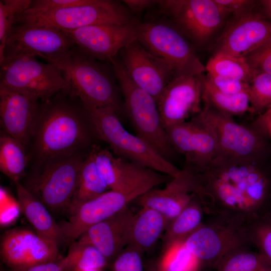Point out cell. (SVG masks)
I'll use <instances>...</instances> for the list:
<instances>
[{"instance_id":"obj_44","label":"cell","mask_w":271,"mask_h":271,"mask_svg":"<svg viewBox=\"0 0 271 271\" xmlns=\"http://www.w3.org/2000/svg\"><path fill=\"white\" fill-rule=\"evenodd\" d=\"M261 240L264 252L271 262V229L263 232Z\"/></svg>"},{"instance_id":"obj_36","label":"cell","mask_w":271,"mask_h":271,"mask_svg":"<svg viewBox=\"0 0 271 271\" xmlns=\"http://www.w3.org/2000/svg\"><path fill=\"white\" fill-rule=\"evenodd\" d=\"M255 74H271V39L245 56Z\"/></svg>"},{"instance_id":"obj_48","label":"cell","mask_w":271,"mask_h":271,"mask_svg":"<svg viewBox=\"0 0 271 271\" xmlns=\"http://www.w3.org/2000/svg\"><path fill=\"white\" fill-rule=\"evenodd\" d=\"M261 271H271V268L265 266Z\"/></svg>"},{"instance_id":"obj_31","label":"cell","mask_w":271,"mask_h":271,"mask_svg":"<svg viewBox=\"0 0 271 271\" xmlns=\"http://www.w3.org/2000/svg\"><path fill=\"white\" fill-rule=\"evenodd\" d=\"M201 220L200 211L194 206L186 207L171 224L163 239V249L166 252L181 243L180 239L191 232Z\"/></svg>"},{"instance_id":"obj_9","label":"cell","mask_w":271,"mask_h":271,"mask_svg":"<svg viewBox=\"0 0 271 271\" xmlns=\"http://www.w3.org/2000/svg\"><path fill=\"white\" fill-rule=\"evenodd\" d=\"M0 86L29 92L46 101L66 88L61 70L36 57L22 56L5 59L0 63Z\"/></svg>"},{"instance_id":"obj_43","label":"cell","mask_w":271,"mask_h":271,"mask_svg":"<svg viewBox=\"0 0 271 271\" xmlns=\"http://www.w3.org/2000/svg\"><path fill=\"white\" fill-rule=\"evenodd\" d=\"M21 208L19 204L12 202L9 206L3 207L1 213V223L3 225H6L14 221L19 215Z\"/></svg>"},{"instance_id":"obj_22","label":"cell","mask_w":271,"mask_h":271,"mask_svg":"<svg viewBox=\"0 0 271 271\" xmlns=\"http://www.w3.org/2000/svg\"><path fill=\"white\" fill-rule=\"evenodd\" d=\"M195 188L193 175L184 168L163 189H152L137 198L143 207L154 210L167 220L174 219L186 207L187 192Z\"/></svg>"},{"instance_id":"obj_45","label":"cell","mask_w":271,"mask_h":271,"mask_svg":"<svg viewBox=\"0 0 271 271\" xmlns=\"http://www.w3.org/2000/svg\"><path fill=\"white\" fill-rule=\"evenodd\" d=\"M258 2V5L260 7V13L271 22V0H262Z\"/></svg>"},{"instance_id":"obj_39","label":"cell","mask_w":271,"mask_h":271,"mask_svg":"<svg viewBox=\"0 0 271 271\" xmlns=\"http://www.w3.org/2000/svg\"><path fill=\"white\" fill-rule=\"evenodd\" d=\"M141 253L127 248L116 257L114 263V271H144Z\"/></svg>"},{"instance_id":"obj_3","label":"cell","mask_w":271,"mask_h":271,"mask_svg":"<svg viewBox=\"0 0 271 271\" xmlns=\"http://www.w3.org/2000/svg\"><path fill=\"white\" fill-rule=\"evenodd\" d=\"M84 105L94 135L115 155L173 178L179 173L180 170L147 142L126 130L114 109Z\"/></svg>"},{"instance_id":"obj_19","label":"cell","mask_w":271,"mask_h":271,"mask_svg":"<svg viewBox=\"0 0 271 271\" xmlns=\"http://www.w3.org/2000/svg\"><path fill=\"white\" fill-rule=\"evenodd\" d=\"M166 131L173 150L183 154L185 165L192 169H198L220 155L213 134L192 118Z\"/></svg>"},{"instance_id":"obj_46","label":"cell","mask_w":271,"mask_h":271,"mask_svg":"<svg viewBox=\"0 0 271 271\" xmlns=\"http://www.w3.org/2000/svg\"><path fill=\"white\" fill-rule=\"evenodd\" d=\"M258 120L267 129L271 127V106L260 114Z\"/></svg>"},{"instance_id":"obj_38","label":"cell","mask_w":271,"mask_h":271,"mask_svg":"<svg viewBox=\"0 0 271 271\" xmlns=\"http://www.w3.org/2000/svg\"><path fill=\"white\" fill-rule=\"evenodd\" d=\"M89 0H32L28 8L23 13L38 14L65 8L83 5Z\"/></svg>"},{"instance_id":"obj_1","label":"cell","mask_w":271,"mask_h":271,"mask_svg":"<svg viewBox=\"0 0 271 271\" xmlns=\"http://www.w3.org/2000/svg\"><path fill=\"white\" fill-rule=\"evenodd\" d=\"M94 136L83 103L63 90L41 101L28 157L34 165L81 152L92 145Z\"/></svg>"},{"instance_id":"obj_28","label":"cell","mask_w":271,"mask_h":271,"mask_svg":"<svg viewBox=\"0 0 271 271\" xmlns=\"http://www.w3.org/2000/svg\"><path fill=\"white\" fill-rule=\"evenodd\" d=\"M206 71L250 83L255 74L245 57L216 53L205 66Z\"/></svg>"},{"instance_id":"obj_32","label":"cell","mask_w":271,"mask_h":271,"mask_svg":"<svg viewBox=\"0 0 271 271\" xmlns=\"http://www.w3.org/2000/svg\"><path fill=\"white\" fill-rule=\"evenodd\" d=\"M32 0L0 1V63L5 59L4 48L17 16L29 7Z\"/></svg>"},{"instance_id":"obj_15","label":"cell","mask_w":271,"mask_h":271,"mask_svg":"<svg viewBox=\"0 0 271 271\" xmlns=\"http://www.w3.org/2000/svg\"><path fill=\"white\" fill-rule=\"evenodd\" d=\"M117 56L130 79L156 101L175 78L168 64L146 49L137 39L122 49Z\"/></svg>"},{"instance_id":"obj_14","label":"cell","mask_w":271,"mask_h":271,"mask_svg":"<svg viewBox=\"0 0 271 271\" xmlns=\"http://www.w3.org/2000/svg\"><path fill=\"white\" fill-rule=\"evenodd\" d=\"M139 23L136 19L124 25H96L63 31L84 53L96 60L109 62L137 39Z\"/></svg>"},{"instance_id":"obj_27","label":"cell","mask_w":271,"mask_h":271,"mask_svg":"<svg viewBox=\"0 0 271 271\" xmlns=\"http://www.w3.org/2000/svg\"><path fill=\"white\" fill-rule=\"evenodd\" d=\"M202 81L203 102L231 116L251 111L249 93L230 94L222 92L215 88L204 74L202 75Z\"/></svg>"},{"instance_id":"obj_47","label":"cell","mask_w":271,"mask_h":271,"mask_svg":"<svg viewBox=\"0 0 271 271\" xmlns=\"http://www.w3.org/2000/svg\"><path fill=\"white\" fill-rule=\"evenodd\" d=\"M150 271H169V270H164V269H162L160 268H153V269H151Z\"/></svg>"},{"instance_id":"obj_42","label":"cell","mask_w":271,"mask_h":271,"mask_svg":"<svg viewBox=\"0 0 271 271\" xmlns=\"http://www.w3.org/2000/svg\"><path fill=\"white\" fill-rule=\"evenodd\" d=\"M159 1L155 0H124L123 3L133 14H140L143 12L157 6Z\"/></svg>"},{"instance_id":"obj_26","label":"cell","mask_w":271,"mask_h":271,"mask_svg":"<svg viewBox=\"0 0 271 271\" xmlns=\"http://www.w3.org/2000/svg\"><path fill=\"white\" fill-rule=\"evenodd\" d=\"M29 161L25 146L18 140L6 133L0 137V170L14 184L26 176Z\"/></svg>"},{"instance_id":"obj_8","label":"cell","mask_w":271,"mask_h":271,"mask_svg":"<svg viewBox=\"0 0 271 271\" xmlns=\"http://www.w3.org/2000/svg\"><path fill=\"white\" fill-rule=\"evenodd\" d=\"M92 151L98 171L110 190L132 201L172 177L115 155L93 144Z\"/></svg>"},{"instance_id":"obj_35","label":"cell","mask_w":271,"mask_h":271,"mask_svg":"<svg viewBox=\"0 0 271 271\" xmlns=\"http://www.w3.org/2000/svg\"><path fill=\"white\" fill-rule=\"evenodd\" d=\"M265 265L261 258L251 253H239L219 264V271H261Z\"/></svg>"},{"instance_id":"obj_49","label":"cell","mask_w":271,"mask_h":271,"mask_svg":"<svg viewBox=\"0 0 271 271\" xmlns=\"http://www.w3.org/2000/svg\"><path fill=\"white\" fill-rule=\"evenodd\" d=\"M83 271H98V269H87V270H83Z\"/></svg>"},{"instance_id":"obj_24","label":"cell","mask_w":271,"mask_h":271,"mask_svg":"<svg viewBox=\"0 0 271 271\" xmlns=\"http://www.w3.org/2000/svg\"><path fill=\"white\" fill-rule=\"evenodd\" d=\"M167 219L157 211L143 207L135 215L127 248L142 253L157 240L167 224Z\"/></svg>"},{"instance_id":"obj_33","label":"cell","mask_w":271,"mask_h":271,"mask_svg":"<svg viewBox=\"0 0 271 271\" xmlns=\"http://www.w3.org/2000/svg\"><path fill=\"white\" fill-rule=\"evenodd\" d=\"M200 261L179 243L167 251L159 268L169 271H197Z\"/></svg>"},{"instance_id":"obj_51","label":"cell","mask_w":271,"mask_h":271,"mask_svg":"<svg viewBox=\"0 0 271 271\" xmlns=\"http://www.w3.org/2000/svg\"><path fill=\"white\" fill-rule=\"evenodd\" d=\"M1 271H5V270H1Z\"/></svg>"},{"instance_id":"obj_5","label":"cell","mask_w":271,"mask_h":271,"mask_svg":"<svg viewBox=\"0 0 271 271\" xmlns=\"http://www.w3.org/2000/svg\"><path fill=\"white\" fill-rule=\"evenodd\" d=\"M85 156L81 152L34 165L22 184L49 209L67 210Z\"/></svg>"},{"instance_id":"obj_40","label":"cell","mask_w":271,"mask_h":271,"mask_svg":"<svg viewBox=\"0 0 271 271\" xmlns=\"http://www.w3.org/2000/svg\"><path fill=\"white\" fill-rule=\"evenodd\" d=\"M224 14L238 17L254 11L258 1L252 0H214Z\"/></svg>"},{"instance_id":"obj_41","label":"cell","mask_w":271,"mask_h":271,"mask_svg":"<svg viewBox=\"0 0 271 271\" xmlns=\"http://www.w3.org/2000/svg\"><path fill=\"white\" fill-rule=\"evenodd\" d=\"M12 271H71L64 257L56 261L34 265L29 268Z\"/></svg>"},{"instance_id":"obj_37","label":"cell","mask_w":271,"mask_h":271,"mask_svg":"<svg viewBox=\"0 0 271 271\" xmlns=\"http://www.w3.org/2000/svg\"><path fill=\"white\" fill-rule=\"evenodd\" d=\"M206 76L210 83L219 91L230 94L249 93L250 85L247 82L207 73Z\"/></svg>"},{"instance_id":"obj_7","label":"cell","mask_w":271,"mask_h":271,"mask_svg":"<svg viewBox=\"0 0 271 271\" xmlns=\"http://www.w3.org/2000/svg\"><path fill=\"white\" fill-rule=\"evenodd\" d=\"M137 40L168 64L175 78L201 75L206 71L188 38L168 21L140 22Z\"/></svg>"},{"instance_id":"obj_20","label":"cell","mask_w":271,"mask_h":271,"mask_svg":"<svg viewBox=\"0 0 271 271\" xmlns=\"http://www.w3.org/2000/svg\"><path fill=\"white\" fill-rule=\"evenodd\" d=\"M131 200L121 193L110 190L80 205L70 214L68 221L60 226L62 241L71 243L87 229L120 211Z\"/></svg>"},{"instance_id":"obj_30","label":"cell","mask_w":271,"mask_h":271,"mask_svg":"<svg viewBox=\"0 0 271 271\" xmlns=\"http://www.w3.org/2000/svg\"><path fill=\"white\" fill-rule=\"evenodd\" d=\"M70 244L68 253L64 258L71 271L99 269L105 265V257L92 245L79 240Z\"/></svg>"},{"instance_id":"obj_34","label":"cell","mask_w":271,"mask_h":271,"mask_svg":"<svg viewBox=\"0 0 271 271\" xmlns=\"http://www.w3.org/2000/svg\"><path fill=\"white\" fill-rule=\"evenodd\" d=\"M250 85L251 111L260 113L265 111L271 106V74H256Z\"/></svg>"},{"instance_id":"obj_13","label":"cell","mask_w":271,"mask_h":271,"mask_svg":"<svg viewBox=\"0 0 271 271\" xmlns=\"http://www.w3.org/2000/svg\"><path fill=\"white\" fill-rule=\"evenodd\" d=\"M1 254L12 270L61 258L57 242L24 228H15L5 233L1 240Z\"/></svg>"},{"instance_id":"obj_10","label":"cell","mask_w":271,"mask_h":271,"mask_svg":"<svg viewBox=\"0 0 271 271\" xmlns=\"http://www.w3.org/2000/svg\"><path fill=\"white\" fill-rule=\"evenodd\" d=\"M157 6L168 22L198 45L207 42L226 17L214 0H160Z\"/></svg>"},{"instance_id":"obj_2","label":"cell","mask_w":271,"mask_h":271,"mask_svg":"<svg viewBox=\"0 0 271 271\" xmlns=\"http://www.w3.org/2000/svg\"><path fill=\"white\" fill-rule=\"evenodd\" d=\"M61 70L66 88L86 105L111 107L120 116L124 112L121 91L111 63L96 60L76 45L61 61L55 63Z\"/></svg>"},{"instance_id":"obj_6","label":"cell","mask_w":271,"mask_h":271,"mask_svg":"<svg viewBox=\"0 0 271 271\" xmlns=\"http://www.w3.org/2000/svg\"><path fill=\"white\" fill-rule=\"evenodd\" d=\"M122 1L89 0L85 5L38 14L22 13L14 25L52 27L71 30L96 25H124L137 19Z\"/></svg>"},{"instance_id":"obj_12","label":"cell","mask_w":271,"mask_h":271,"mask_svg":"<svg viewBox=\"0 0 271 271\" xmlns=\"http://www.w3.org/2000/svg\"><path fill=\"white\" fill-rule=\"evenodd\" d=\"M203 104L200 112L191 118L213 134L220 155L253 162L261 148L257 133L236 123L232 116Z\"/></svg>"},{"instance_id":"obj_25","label":"cell","mask_w":271,"mask_h":271,"mask_svg":"<svg viewBox=\"0 0 271 271\" xmlns=\"http://www.w3.org/2000/svg\"><path fill=\"white\" fill-rule=\"evenodd\" d=\"M109 188L102 178L90 149L83 160L75 193L67 208L69 214L80 205L106 192Z\"/></svg>"},{"instance_id":"obj_50","label":"cell","mask_w":271,"mask_h":271,"mask_svg":"<svg viewBox=\"0 0 271 271\" xmlns=\"http://www.w3.org/2000/svg\"><path fill=\"white\" fill-rule=\"evenodd\" d=\"M268 131H269V133L270 134V136H271V127L268 128Z\"/></svg>"},{"instance_id":"obj_23","label":"cell","mask_w":271,"mask_h":271,"mask_svg":"<svg viewBox=\"0 0 271 271\" xmlns=\"http://www.w3.org/2000/svg\"><path fill=\"white\" fill-rule=\"evenodd\" d=\"M16 186L21 210L38 234L58 243L62 241V230L51 215L49 209L20 182Z\"/></svg>"},{"instance_id":"obj_18","label":"cell","mask_w":271,"mask_h":271,"mask_svg":"<svg viewBox=\"0 0 271 271\" xmlns=\"http://www.w3.org/2000/svg\"><path fill=\"white\" fill-rule=\"evenodd\" d=\"M41 100L35 94L0 86V121L4 132L29 146Z\"/></svg>"},{"instance_id":"obj_4","label":"cell","mask_w":271,"mask_h":271,"mask_svg":"<svg viewBox=\"0 0 271 271\" xmlns=\"http://www.w3.org/2000/svg\"><path fill=\"white\" fill-rule=\"evenodd\" d=\"M109 62L123 98L124 112L137 135L169 160L174 150L162 122L156 100L133 82L117 56Z\"/></svg>"},{"instance_id":"obj_21","label":"cell","mask_w":271,"mask_h":271,"mask_svg":"<svg viewBox=\"0 0 271 271\" xmlns=\"http://www.w3.org/2000/svg\"><path fill=\"white\" fill-rule=\"evenodd\" d=\"M135 215L126 206L90 227L77 240L92 245L106 260L113 258L128 245Z\"/></svg>"},{"instance_id":"obj_11","label":"cell","mask_w":271,"mask_h":271,"mask_svg":"<svg viewBox=\"0 0 271 271\" xmlns=\"http://www.w3.org/2000/svg\"><path fill=\"white\" fill-rule=\"evenodd\" d=\"M75 46L73 40L59 29L17 25L7 39L4 55L5 59L39 56L55 64L63 60Z\"/></svg>"},{"instance_id":"obj_16","label":"cell","mask_w":271,"mask_h":271,"mask_svg":"<svg viewBox=\"0 0 271 271\" xmlns=\"http://www.w3.org/2000/svg\"><path fill=\"white\" fill-rule=\"evenodd\" d=\"M202 102V75L174 78L157 101L165 129L200 113Z\"/></svg>"},{"instance_id":"obj_29","label":"cell","mask_w":271,"mask_h":271,"mask_svg":"<svg viewBox=\"0 0 271 271\" xmlns=\"http://www.w3.org/2000/svg\"><path fill=\"white\" fill-rule=\"evenodd\" d=\"M184 244L200 262H217L223 251L220 237L214 230L209 227L196 230L188 237Z\"/></svg>"},{"instance_id":"obj_17","label":"cell","mask_w":271,"mask_h":271,"mask_svg":"<svg viewBox=\"0 0 271 271\" xmlns=\"http://www.w3.org/2000/svg\"><path fill=\"white\" fill-rule=\"evenodd\" d=\"M233 18L218 39L216 53L245 57L271 39V22L260 13Z\"/></svg>"}]
</instances>
